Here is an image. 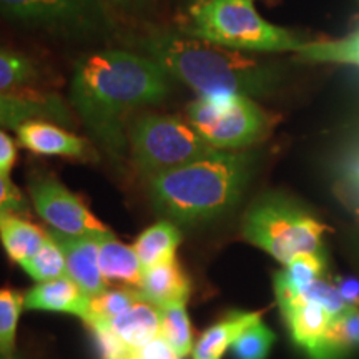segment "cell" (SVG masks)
Returning a JSON list of instances; mask_svg holds the SVG:
<instances>
[{"instance_id":"obj_10","label":"cell","mask_w":359,"mask_h":359,"mask_svg":"<svg viewBox=\"0 0 359 359\" xmlns=\"http://www.w3.org/2000/svg\"><path fill=\"white\" fill-rule=\"evenodd\" d=\"M50 236L64 251L67 276L74 280L90 298L109 290L100 264H98V246L102 236H69L50 230Z\"/></svg>"},{"instance_id":"obj_39","label":"cell","mask_w":359,"mask_h":359,"mask_svg":"<svg viewBox=\"0 0 359 359\" xmlns=\"http://www.w3.org/2000/svg\"><path fill=\"white\" fill-rule=\"evenodd\" d=\"M195 2H205V0H195Z\"/></svg>"},{"instance_id":"obj_37","label":"cell","mask_w":359,"mask_h":359,"mask_svg":"<svg viewBox=\"0 0 359 359\" xmlns=\"http://www.w3.org/2000/svg\"><path fill=\"white\" fill-rule=\"evenodd\" d=\"M354 253H356V257L359 259V235L354 238Z\"/></svg>"},{"instance_id":"obj_15","label":"cell","mask_w":359,"mask_h":359,"mask_svg":"<svg viewBox=\"0 0 359 359\" xmlns=\"http://www.w3.org/2000/svg\"><path fill=\"white\" fill-rule=\"evenodd\" d=\"M280 309L290 330L291 339L306 354L326 333L327 326L334 318L321 304L303 298H296L288 304H283Z\"/></svg>"},{"instance_id":"obj_8","label":"cell","mask_w":359,"mask_h":359,"mask_svg":"<svg viewBox=\"0 0 359 359\" xmlns=\"http://www.w3.org/2000/svg\"><path fill=\"white\" fill-rule=\"evenodd\" d=\"M7 20L62 37L90 39L110 30L100 0H0Z\"/></svg>"},{"instance_id":"obj_1","label":"cell","mask_w":359,"mask_h":359,"mask_svg":"<svg viewBox=\"0 0 359 359\" xmlns=\"http://www.w3.org/2000/svg\"><path fill=\"white\" fill-rule=\"evenodd\" d=\"M170 77L148 55L123 50L90 53L75 65L70 100L90 137L115 163L128 155L127 118L170 93Z\"/></svg>"},{"instance_id":"obj_7","label":"cell","mask_w":359,"mask_h":359,"mask_svg":"<svg viewBox=\"0 0 359 359\" xmlns=\"http://www.w3.org/2000/svg\"><path fill=\"white\" fill-rule=\"evenodd\" d=\"M187 115L205 142L224 151H240L263 142L276 122L275 115L240 93L200 95L188 105Z\"/></svg>"},{"instance_id":"obj_38","label":"cell","mask_w":359,"mask_h":359,"mask_svg":"<svg viewBox=\"0 0 359 359\" xmlns=\"http://www.w3.org/2000/svg\"><path fill=\"white\" fill-rule=\"evenodd\" d=\"M0 359H19L17 356H4V354H0Z\"/></svg>"},{"instance_id":"obj_14","label":"cell","mask_w":359,"mask_h":359,"mask_svg":"<svg viewBox=\"0 0 359 359\" xmlns=\"http://www.w3.org/2000/svg\"><path fill=\"white\" fill-rule=\"evenodd\" d=\"M70 111L58 97H22L0 93V128L17 130L30 120L70 125Z\"/></svg>"},{"instance_id":"obj_13","label":"cell","mask_w":359,"mask_h":359,"mask_svg":"<svg viewBox=\"0 0 359 359\" xmlns=\"http://www.w3.org/2000/svg\"><path fill=\"white\" fill-rule=\"evenodd\" d=\"M138 291L145 302L163 308L175 303H187L191 293V281L175 258L143 269Z\"/></svg>"},{"instance_id":"obj_12","label":"cell","mask_w":359,"mask_h":359,"mask_svg":"<svg viewBox=\"0 0 359 359\" xmlns=\"http://www.w3.org/2000/svg\"><path fill=\"white\" fill-rule=\"evenodd\" d=\"M24 304L32 311L67 313L85 320L90 296L74 280L64 276L35 285L24 294Z\"/></svg>"},{"instance_id":"obj_32","label":"cell","mask_w":359,"mask_h":359,"mask_svg":"<svg viewBox=\"0 0 359 359\" xmlns=\"http://www.w3.org/2000/svg\"><path fill=\"white\" fill-rule=\"evenodd\" d=\"M29 212V203L22 191L11 182V178L0 175V215L17 213L24 215Z\"/></svg>"},{"instance_id":"obj_18","label":"cell","mask_w":359,"mask_h":359,"mask_svg":"<svg viewBox=\"0 0 359 359\" xmlns=\"http://www.w3.org/2000/svg\"><path fill=\"white\" fill-rule=\"evenodd\" d=\"M98 264L107 283H118L125 288L140 286L143 266L133 246L123 245L115 235L102 236L98 246Z\"/></svg>"},{"instance_id":"obj_3","label":"cell","mask_w":359,"mask_h":359,"mask_svg":"<svg viewBox=\"0 0 359 359\" xmlns=\"http://www.w3.org/2000/svg\"><path fill=\"white\" fill-rule=\"evenodd\" d=\"M143 55L163 67L170 75L200 95L240 93L264 97L281 83L275 64L257 60L240 50L175 32H151L140 42Z\"/></svg>"},{"instance_id":"obj_4","label":"cell","mask_w":359,"mask_h":359,"mask_svg":"<svg viewBox=\"0 0 359 359\" xmlns=\"http://www.w3.org/2000/svg\"><path fill=\"white\" fill-rule=\"evenodd\" d=\"M190 37L243 52H299L298 35L264 20L251 0H205L190 7Z\"/></svg>"},{"instance_id":"obj_24","label":"cell","mask_w":359,"mask_h":359,"mask_svg":"<svg viewBox=\"0 0 359 359\" xmlns=\"http://www.w3.org/2000/svg\"><path fill=\"white\" fill-rule=\"evenodd\" d=\"M140 299L143 298L137 288H125L123 286L118 290H107L90 298L88 314L83 321L87 323V326L110 323Z\"/></svg>"},{"instance_id":"obj_16","label":"cell","mask_w":359,"mask_h":359,"mask_svg":"<svg viewBox=\"0 0 359 359\" xmlns=\"http://www.w3.org/2000/svg\"><path fill=\"white\" fill-rule=\"evenodd\" d=\"M263 311H230L200 336L191 351L193 359H222L233 341L246 327L262 321Z\"/></svg>"},{"instance_id":"obj_25","label":"cell","mask_w":359,"mask_h":359,"mask_svg":"<svg viewBox=\"0 0 359 359\" xmlns=\"http://www.w3.org/2000/svg\"><path fill=\"white\" fill-rule=\"evenodd\" d=\"M296 53L303 62L359 65V32L334 42H308Z\"/></svg>"},{"instance_id":"obj_35","label":"cell","mask_w":359,"mask_h":359,"mask_svg":"<svg viewBox=\"0 0 359 359\" xmlns=\"http://www.w3.org/2000/svg\"><path fill=\"white\" fill-rule=\"evenodd\" d=\"M341 296L348 308L359 309V278L356 276H336L334 280Z\"/></svg>"},{"instance_id":"obj_11","label":"cell","mask_w":359,"mask_h":359,"mask_svg":"<svg viewBox=\"0 0 359 359\" xmlns=\"http://www.w3.org/2000/svg\"><path fill=\"white\" fill-rule=\"evenodd\" d=\"M15 132L20 145L37 155L85 158L90 151L87 140L48 120H30L22 123Z\"/></svg>"},{"instance_id":"obj_31","label":"cell","mask_w":359,"mask_h":359,"mask_svg":"<svg viewBox=\"0 0 359 359\" xmlns=\"http://www.w3.org/2000/svg\"><path fill=\"white\" fill-rule=\"evenodd\" d=\"M90 330L102 359H132L133 349L118 334H115L107 323L92 325Z\"/></svg>"},{"instance_id":"obj_5","label":"cell","mask_w":359,"mask_h":359,"mask_svg":"<svg viewBox=\"0 0 359 359\" xmlns=\"http://www.w3.org/2000/svg\"><path fill=\"white\" fill-rule=\"evenodd\" d=\"M241 231L248 243L288 264L299 255L323 251L327 226L298 200L269 191L246 210Z\"/></svg>"},{"instance_id":"obj_36","label":"cell","mask_w":359,"mask_h":359,"mask_svg":"<svg viewBox=\"0 0 359 359\" xmlns=\"http://www.w3.org/2000/svg\"><path fill=\"white\" fill-rule=\"evenodd\" d=\"M348 178L353 183V187L359 191V155L354 158L348 167Z\"/></svg>"},{"instance_id":"obj_33","label":"cell","mask_w":359,"mask_h":359,"mask_svg":"<svg viewBox=\"0 0 359 359\" xmlns=\"http://www.w3.org/2000/svg\"><path fill=\"white\" fill-rule=\"evenodd\" d=\"M132 359H178L173 349L165 343V339L158 338L151 339L150 343L143 344V346L133 349Z\"/></svg>"},{"instance_id":"obj_20","label":"cell","mask_w":359,"mask_h":359,"mask_svg":"<svg viewBox=\"0 0 359 359\" xmlns=\"http://www.w3.org/2000/svg\"><path fill=\"white\" fill-rule=\"evenodd\" d=\"M359 344V309L349 308L333 318L326 333L308 353L309 359H346Z\"/></svg>"},{"instance_id":"obj_6","label":"cell","mask_w":359,"mask_h":359,"mask_svg":"<svg viewBox=\"0 0 359 359\" xmlns=\"http://www.w3.org/2000/svg\"><path fill=\"white\" fill-rule=\"evenodd\" d=\"M217 151L188 122L145 114L128 130V156L140 177L150 180Z\"/></svg>"},{"instance_id":"obj_27","label":"cell","mask_w":359,"mask_h":359,"mask_svg":"<svg viewBox=\"0 0 359 359\" xmlns=\"http://www.w3.org/2000/svg\"><path fill=\"white\" fill-rule=\"evenodd\" d=\"M25 308L24 294L13 288H0V354L15 356L17 326Z\"/></svg>"},{"instance_id":"obj_29","label":"cell","mask_w":359,"mask_h":359,"mask_svg":"<svg viewBox=\"0 0 359 359\" xmlns=\"http://www.w3.org/2000/svg\"><path fill=\"white\" fill-rule=\"evenodd\" d=\"M276 336L263 321L255 323L241 333L231 344V354L235 359H266Z\"/></svg>"},{"instance_id":"obj_26","label":"cell","mask_w":359,"mask_h":359,"mask_svg":"<svg viewBox=\"0 0 359 359\" xmlns=\"http://www.w3.org/2000/svg\"><path fill=\"white\" fill-rule=\"evenodd\" d=\"M37 67L29 57L0 48V93L15 95L17 90L37 80Z\"/></svg>"},{"instance_id":"obj_28","label":"cell","mask_w":359,"mask_h":359,"mask_svg":"<svg viewBox=\"0 0 359 359\" xmlns=\"http://www.w3.org/2000/svg\"><path fill=\"white\" fill-rule=\"evenodd\" d=\"M27 275L34 278L37 283L52 281L57 278L67 276V263L64 251L48 233L47 241H45L42 248L37 251V255L22 264Z\"/></svg>"},{"instance_id":"obj_2","label":"cell","mask_w":359,"mask_h":359,"mask_svg":"<svg viewBox=\"0 0 359 359\" xmlns=\"http://www.w3.org/2000/svg\"><path fill=\"white\" fill-rule=\"evenodd\" d=\"M251 151L217 150L148 182L151 205L170 222L185 226L222 218L240 201L255 173Z\"/></svg>"},{"instance_id":"obj_19","label":"cell","mask_w":359,"mask_h":359,"mask_svg":"<svg viewBox=\"0 0 359 359\" xmlns=\"http://www.w3.org/2000/svg\"><path fill=\"white\" fill-rule=\"evenodd\" d=\"M47 238L48 231L45 233L37 224L22 218V215H0V241L8 258L20 266L37 255Z\"/></svg>"},{"instance_id":"obj_9","label":"cell","mask_w":359,"mask_h":359,"mask_svg":"<svg viewBox=\"0 0 359 359\" xmlns=\"http://www.w3.org/2000/svg\"><path fill=\"white\" fill-rule=\"evenodd\" d=\"M29 190L35 212L53 231L69 236L114 235L75 193L50 175L32 180Z\"/></svg>"},{"instance_id":"obj_23","label":"cell","mask_w":359,"mask_h":359,"mask_svg":"<svg viewBox=\"0 0 359 359\" xmlns=\"http://www.w3.org/2000/svg\"><path fill=\"white\" fill-rule=\"evenodd\" d=\"M187 303H175L160 309V338L173 349L178 359L193 351V331L188 318Z\"/></svg>"},{"instance_id":"obj_22","label":"cell","mask_w":359,"mask_h":359,"mask_svg":"<svg viewBox=\"0 0 359 359\" xmlns=\"http://www.w3.org/2000/svg\"><path fill=\"white\" fill-rule=\"evenodd\" d=\"M182 231L178 224L170 219L151 224L135 241L133 250L140 259L143 269L175 259L177 248L182 243Z\"/></svg>"},{"instance_id":"obj_17","label":"cell","mask_w":359,"mask_h":359,"mask_svg":"<svg viewBox=\"0 0 359 359\" xmlns=\"http://www.w3.org/2000/svg\"><path fill=\"white\" fill-rule=\"evenodd\" d=\"M327 266V259L325 250L316 253L299 255L285 264V269L275 273V294L278 306L288 304L302 294L311 283L320 280L325 275Z\"/></svg>"},{"instance_id":"obj_30","label":"cell","mask_w":359,"mask_h":359,"mask_svg":"<svg viewBox=\"0 0 359 359\" xmlns=\"http://www.w3.org/2000/svg\"><path fill=\"white\" fill-rule=\"evenodd\" d=\"M298 298L309 299V302L321 304L331 316H338V314L349 309L336 283L333 280H326V278H320V280L311 283L306 290L302 291Z\"/></svg>"},{"instance_id":"obj_21","label":"cell","mask_w":359,"mask_h":359,"mask_svg":"<svg viewBox=\"0 0 359 359\" xmlns=\"http://www.w3.org/2000/svg\"><path fill=\"white\" fill-rule=\"evenodd\" d=\"M107 325L130 348L137 349L160 336V309L140 299Z\"/></svg>"},{"instance_id":"obj_34","label":"cell","mask_w":359,"mask_h":359,"mask_svg":"<svg viewBox=\"0 0 359 359\" xmlns=\"http://www.w3.org/2000/svg\"><path fill=\"white\" fill-rule=\"evenodd\" d=\"M17 160L15 142L0 128V175L8 177Z\"/></svg>"}]
</instances>
